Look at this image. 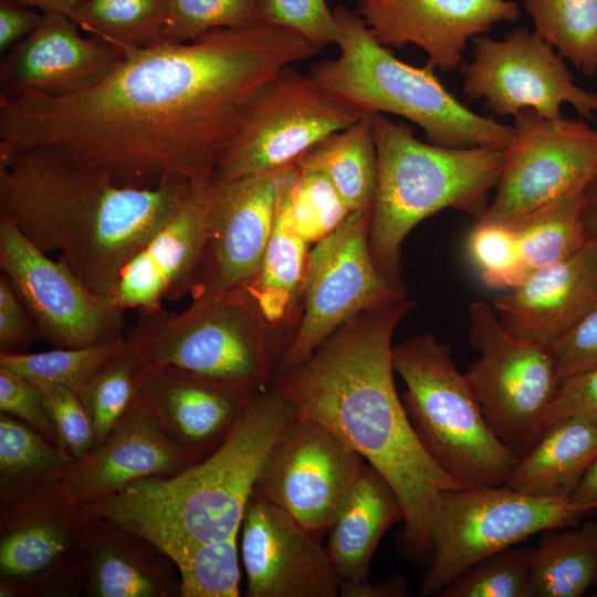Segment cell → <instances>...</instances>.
I'll return each mask as SVG.
<instances>
[{"label": "cell", "mask_w": 597, "mask_h": 597, "mask_svg": "<svg viewBox=\"0 0 597 597\" xmlns=\"http://www.w3.org/2000/svg\"><path fill=\"white\" fill-rule=\"evenodd\" d=\"M320 50L263 23L125 49L82 92L0 94V151L41 148L102 167L123 184L206 188L260 92Z\"/></svg>", "instance_id": "obj_1"}, {"label": "cell", "mask_w": 597, "mask_h": 597, "mask_svg": "<svg viewBox=\"0 0 597 597\" xmlns=\"http://www.w3.org/2000/svg\"><path fill=\"white\" fill-rule=\"evenodd\" d=\"M413 306L405 296L355 315L304 362L276 373L271 389L383 474L405 511L400 549L428 565L429 526L440 495L465 486L427 453L396 389L392 335Z\"/></svg>", "instance_id": "obj_2"}, {"label": "cell", "mask_w": 597, "mask_h": 597, "mask_svg": "<svg viewBox=\"0 0 597 597\" xmlns=\"http://www.w3.org/2000/svg\"><path fill=\"white\" fill-rule=\"evenodd\" d=\"M191 189L182 180L123 184L102 167L41 148L0 151V216L109 300L126 264Z\"/></svg>", "instance_id": "obj_3"}, {"label": "cell", "mask_w": 597, "mask_h": 597, "mask_svg": "<svg viewBox=\"0 0 597 597\" xmlns=\"http://www.w3.org/2000/svg\"><path fill=\"white\" fill-rule=\"evenodd\" d=\"M296 417L287 400L261 389L207 458L83 505L96 517L143 534L167 555L234 536L268 454Z\"/></svg>", "instance_id": "obj_4"}, {"label": "cell", "mask_w": 597, "mask_h": 597, "mask_svg": "<svg viewBox=\"0 0 597 597\" xmlns=\"http://www.w3.org/2000/svg\"><path fill=\"white\" fill-rule=\"evenodd\" d=\"M377 180L369 247L378 269L400 283V248L426 218L448 208L479 220L496 187L506 148L442 147L423 143L411 127L373 115Z\"/></svg>", "instance_id": "obj_5"}, {"label": "cell", "mask_w": 597, "mask_h": 597, "mask_svg": "<svg viewBox=\"0 0 597 597\" xmlns=\"http://www.w3.org/2000/svg\"><path fill=\"white\" fill-rule=\"evenodd\" d=\"M334 13L339 53L315 63L308 75L362 114H394L423 129L427 142L442 147H509L514 127L482 116L449 92L427 63L418 67L380 44L364 20L345 6Z\"/></svg>", "instance_id": "obj_6"}, {"label": "cell", "mask_w": 597, "mask_h": 597, "mask_svg": "<svg viewBox=\"0 0 597 597\" xmlns=\"http://www.w3.org/2000/svg\"><path fill=\"white\" fill-rule=\"evenodd\" d=\"M126 338L147 368L169 369L255 394L272 378L290 344L243 286L206 293L181 312H138Z\"/></svg>", "instance_id": "obj_7"}, {"label": "cell", "mask_w": 597, "mask_h": 597, "mask_svg": "<svg viewBox=\"0 0 597 597\" xmlns=\"http://www.w3.org/2000/svg\"><path fill=\"white\" fill-rule=\"evenodd\" d=\"M405 410L421 446L463 486L503 485L520 455L493 432L451 348L432 334L392 346Z\"/></svg>", "instance_id": "obj_8"}, {"label": "cell", "mask_w": 597, "mask_h": 597, "mask_svg": "<svg viewBox=\"0 0 597 597\" xmlns=\"http://www.w3.org/2000/svg\"><path fill=\"white\" fill-rule=\"evenodd\" d=\"M596 511L573 500L527 495L505 484L447 490L430 521V559L419 595L438 596L485 556L546 530L577 525Z\"/></svg>", "instance_id": "obj_9"}, {"label": "cell", "mask_w": 597, "mask_h": 597, "mask_svg": "<svg viewBox=\"0 0 597 597\" xmlns=\"http://www.w3.org/2000/svg\"><path fill=\"white\" fill-rule=\"evenodd\" d=\"M479 358L464 373L493 432L519 455L542 434L561 376L549 345L509 329L492 304L469 306Z\"/></svg>", "instance_id": "obj_10"}, {"label": "cell", "mask_w": 597, "mask_h": 597, "mask_svg": "<svg viewBox=\"0 0 597 597\" xmlns=\"http://www.w3.org/2000/svg\"><path fill=\"white\" fill-rule=\"evenodd\" d=\"M370 219L371 206L352 211L308 252L302 313L276 373L304 362L355 315L406 296L374 261Z\"/></svg>", "instance_id": "obj_11"}, {"label": "cell", "mask_w": 597, "mask_h": 597, "mask_svg": "<svg viewBox=\"0 0 597 597\" xmlns=\"http://www.w3.org/2000/svg\"><path fill=\"white\" fill-rule=\"evenodd\" d=\"M363 115L308 74L287 66L253 101L212 181H230L290 166Z\"/></svg>", "instance_id": "obj_12"}, {"label": "cell", "mask_w": 597, "mask_h": 597, "mask_svg": "<svg viewBox=\"0 0 597 597\" xmlns=\"http://www.w3.org/2000/svg\"><path fill=\"white\" fill-rule=\"evenodd\" d=\"M514 118L495 196L479 219L513 229L555 200L585 190L597 177V130L586 122L548 118L533 109Z\"/></svg>", "instance_id": "obj_13"}, {"label": "cell", "mask_w": 597, "mask_h": 597, "mask_svg": "<svg viewBox=\"0 0 597 597\" xmlns=\"http://www.w3.org/2000/svg\"><path fill=\"white\" fill-rule=\"evenodd\" d=\"M366 464L327 427L297 413L268 454L252 493L283 509L322 540Z\"/></svg>", "instance_id": "obj_14"}, {"label": "cell", "mask_w": 597, "mask_h": 597, "mask_svg": "<svg viewBox=\"0 0 597 597\" xmlns=\"http://www.w3.org/2000/svg\"><path fill=\"white\" fill-rule=\"evenodd\" d=\"M0 268L29 311L39 338L57 348L125 337L124 310L92 292L62 260H52L0 216Z\"/></svg>", "instance_id": "obj_15"}, {"label": "cell", "mask_w": 597, "mask_h": 597, "mask_svg": "<svg viewBox=\"0 0 597 597\" xmlns=\"http://www.w3.org/2000/svg\"><path fill=\"white\" fill-rule=\"evenodd\" d=\"M472 43L473 59L461 65L470 101L482 100L499 116L533 109L556 118L565 103L582 116L597 114V93L576 85L559 53L535 31L519 27L503 40L482 34Z\"/></svg>", "instance_id": "obj_16"}, {"label": "cell", "mask_w": 597, "mask_h": 597, "mask_svg": "<svg viewBox=\"0 0 597 597\" xmlns=\"http://www.w3.org/2000/svg\"><path fill=\"white\" fill-rule=\"evenodd\" d=\"M247 597H337L342 578L322 540L252 493L241 527Z\"/></svg>", "instance_id": "obj_17"}, {"label": "cell", "mask_w": 597, "mask_h": 597, "mask_svg": "<svg viewBox=\"0 0 597 597\" xmlns=\"http://www.w3.org/2000/svg\"><path fill=\"white\" fill-rule=\"evenodd\" d=\"M281 176L282 168L211 181L208 238L192 298L254 277L273 230Z\"/></svg>", "instance_id": "obj_18"}, {"label": "cell", "mask_w": 597, "mask_h": 597, "mask_svg": "<svg viewBox=\"0 0 597 597\" xmlns=\"http://www.w3.org/2000/svg\"><path fill=\"white\" fill-rule=\"evenodd\" d=\"M94 519L59 483L0 506V597H31L35 584L85 538Z\"/></svg>", "instance_id": "obj_19"}, {"label": "cell", "mask_w": 597, "mask_h": 597, "mask_svg": "<svg viewBox=\"0 0 597 597\" xmlns=\"http://www.w3.org/2000/svg\"><path fill=\"white\" fill-rule=\"evenodd\" d=\"M356 12L383 45L423 50L428 63L449 72L463 64L468 41L500 22H515L513 0H369Z\"/></svg>", "instance_id": "obj_20"}, {"label": "cell", "mask_w": 597, "mask_h": 597, "mask_svg": "<svg viewBox=\"0 0 597 597\" xmlns=\"http://www.w3.org/2000/svg\"><path fill=\"white\" fill-rule=\"evenodd\" d=\"M210 186L191 189L126 264L111 296L115 305L146 312L191 293L208 238Z\"/></svg>", "instance_id": "obj_21"}, {"label": "cell", "mask_w": 597, "mask_h": 597, "mask_svg": "<svg viewBox=\"0 0 597 597\" xmlns=\"http://www.w3.org/2000/svg\"><path fill=\"white\" fill-rule=\"evenodd\" d=\"M38 29L11 48L0 65L2 95L67 96L101 81L123 53L57 13H43Z\"/></svg>", "instance_id": "obj_22"}, {"label": "cell", "mask_w": 597, "mask_h": 597, "mask_svg": "<svg viewBox=\"0 0 597 597\" xmlns=\"http://www.w3.org/2000/svg\"><path fill=\"white\" fill-rule=\"evenodd\" d=\"M195 463L138 400L129 415L83 459L64 471L59 489L71 501L94 503L132 484L175 474Z\"/></svg>", "instance_id": "obj_23"}, {"label": "cell", "mask_w": 597, "mask_h": 597, "mask_svg": "<svg viewBox=\"0 0 597 597\" xmlns=\"http://www.w3.org/2000/svg\"><path fill=\"white\" fill-rule=\"evenodd\" d=\"M513 333L545 345L597 306V245L531 272L492 303Z\"/></svg>", "instance_id": "obj_24"}, {"label": "cell", "mask_w": 597, "mask_h": 597, "mask_svg": "<svg viewBox=\"0 0 597 597\" xmlns=\"http://www.w3.org/2000/svg\"><path fill=\"white\" fill-rule=\"evenodd\" d=\"M255 394L169 369L147 368L138 400L197 462L226 440Z\"/></svg>", "instance_id": "obj_25"}, {"label": "cell", "mask_w": 597, "mask_h": 597, "mask_svg": "<svg viewBox=\"0 0 597 597\" xmlns=\"http://www.w3.org/2000/svg\"><path fill=\"white\" fill-rule=\"evenodd\" d=\"M85 597H180L171 558L143 534L96 517L87 535Z\"/></svg>", "instance_id": "obj_26"}, {"label": "cell", "mask_w": 597, "mask_h": 597, "mask_svg": "<svg viewBox=\"0 0 597 597\" xmlns=\"http://www.w3.org/2000/svg\"><path fill=\"white\" fill-rule=\"evenodd\" d=\"M404 521L399 496L383 474L367 463L327 532L325 546L342 583L367 580L383 536L392 525Z\"/></svg>", "instance_id": "obj_27"}, {"label": "cell", "mask_w": 597, "mask_h": 597, "mask_svg": "<svg viewBox=\"0 0 597 597\" xmlns=\"http://www.w3.org/2000/svg\"><path fill=\"white\" fill-rule=\"evenodd\" d=\"M596 459L597 419L565 418L520 455L505 485L532 496L572 500Z\"/></svg>", "instance_id": "obj_28"}, {"label": "cell", "mask_w": 597, "mask_h": 597, "mask_svg": "<svg viewBox=\"0 0 597 597\" xmlns=\"http://www.w3.org/2000/svg\"><path fill=\"white\" fill-rule=\"evenodd\" d=\"M527 551L533 597H582L597 585V520L546 530Z\"/></svg>", "instance_id": "obj_29"}, {"label": "cell", "mask_w": 597, "mask_h": 597, "mask_svg": "<svg viewBox=\"0 0 597 597\" xmlns=\"http://www.w3.org/2000/svg\"><path fill=\"white\" fill-rule=\"evenodd\" d=\"M308 243L294 230L277 197L273 230L254 277L242 285L268 322L275 326L298 322Z\"/></svg>", "instance_id": "obj_30"}, {"label": "cell", "mask_w": 597, "mask_h": 597, "mask_svg": "<svg viewBox=\"0 0 597 597\" xmlns=\"http://www.w3.org/2000/svg\"><path fill=\"white\" fill-rule=\"evenodd\" d=\"M293 164L324 174L350 211L370 207L377 180L373 115L327 136Z\"/></svg>", "instance_id": "obj_31"}, {"label": "cell", "mask_w": 597, "mask_h": 597, "mask_svg": "<svg viewBox=\"0 0 597 597\" xmlns=\"http://www.w3.org/2000/svg\"><path fill=\"white\" fill-rule=\"evenodd\" d=\"M73 459L19 419L0 413V506L57 484Z\"/></svg>", "instance_id": "obj_32"}, {"label": "cell", "mask_w": 597, "mask_h": 597, "mask_svg": "<svg viewBox=\"0 0 597 597\" xmlns=\"http://www.w3.org/2000/svg\"><path fill=\"white\" fill-rule=\"evenodd\" d=\"M585 190L555 200L514 228L528 274L573 256L589 241L583 219Z\"/></svg>", "instance_id": "obj_33"}, {"label": "cell", "mask_w": 597, "mask_h": 597, "mask_svg": "<svg viewBox=\"0 0 597 597\" xmlns=\"http://www.w3.org/2000/svg\"><path fill=\"white\" fill-rule=\"evenodd\" d=\"M146 370V363L125 335L121 347L78 394L94 425L95 447L134 409Z\"/></svg>", "instance_id": "obj_34"}, {"label": "cell", "mask_w": 597, "mask_h": 597, "mask_svg": "<svg viewBox=\"0 0 597 597\" xmlns=\"http://www.w3.org/2000/svg\"><path fill=\"white\" fill-rule=\"evenodd\" d=\"M71 19L118 50L165 42L166 0H87Z\"/></svg>", "instance_id": "obj_35"}, {"label": "cell", "mask_w": 597, "mask_h": 597, "mask_svg": "<svg viewBox=\"0 0 597 597\" xmlns=\"http://www.w3.org/2000/svg\"><path fill=\"white\" fill-rule=\"evenodd\" d=\"M534 31L588 76L597 72V0H521Z\"/></svg>", "instance_id": "obj_36"}, {"label": "cell", "mask_w": 597, "mask_h": 597, "mask_svg": "<svg viewBox=\"0 0 597 597\" xmlns=\"http://www.w3.org/2000/svg\"><path fill=\"white\" fill-rule=\"evenodd\" d=\"M279 199L294 230L308 244L327 237L352 212L324 174L294 164L282 168Z\"/></svg>", "instance_id": "obj_37"}, {"label": "cell", "mask_w": 597, "mask_h": 597, "mask_svg": "<svg viewBox=\"0 0 597 597\" xmlns=\"http://www.w3.org/2000/svg\"><path fill=\"white\" fill-rule=\"evenodd\" d=\"M180 577V597H238L240 566L237 535L168 554Z\"/></svg>", "instance_id": "obj_38"}, {"label": "cell", "mask_w": 597, "mask_h": 597, "mask_svg": "<svg viewBox=\"0 0 597 597\" xmlns=\"http://www.w3.org/2000/svg\"><path fill=\"white\" fill-rule=\"evenodd\" d=\"M124 339L87 347H54L40 353L0 354V367L31 380L60 385L80 394Z\"/></svg>", "instance_id": "obj_39"}, {"label": "cell", "mask_w": 597, "mask_h": 597, "mask_svg": "<svg viewBox=\"0 0 597 597\" xmlns=\"http://www.w3.org/2000/svg\"><path fill=\"white\" fill-rule=\"evenodd\" d=\"M438 597H533L527 548L512 546L476 562Z\"/></svg>", "instance_id": "obj_40"}, {"label": "cell", "mask_w": 597, "mask_h": 597, "mask_svg": "<svg viewBox=\"0 0 597 597\" xmlns=\"http://www.w3.org/2000/svg\"><path fill=\"white\" fill-rule=\"evenodd\" d=\"M165 42H187L218 29L260 23L254 0H166Z\"/></svg>", "instance_id": "obj_41"}, {"label": "cell", "mask_w": 597, "mask_h": 597, "mask_svg": "<svg viewBox=\"0 0 597 597\" xmlns=\"http://www.w3.org/2000/svg\"><path fill=\"white\" fill-rule=\"evenodd\" d=\"M468 251L491 289L511 290L528 275L511 227L476 220L468 237Z\"/></svg>", "instance_id": "obj_42"}, {"label": "cell", "mask_w": 597, "mask_h": 597, "mask_svg": "<svg viewBox=\"0 0 597 597\" xmlns=\"http://www.w3.org/2000/svg\"><path fill=\"white\" fill-rule=\"evenodd\" d=\"M260 23L292 31L320 49L337 45L339 27L326 0H254Z\"/></svg>", "instance_id": "obj_43"}, {"label": "cell", "mask_w": 597, "mask_h": 597, "mask_svg": "<svg viewBox=\"0 0 597 597\" xmlns=\"http://www.w3.org/2000/svg\"><path fill=\"white\" fill-rule=\"evenodd\" d=\"M34 383L42 392L57 446L74 462L83 459L95 448V429L78 394L60 385Z\"/></svg>", "instance_id": "obj_44"}, {"label": "cell", "mask_w": 597, "mask_h": 597, "mask_svg": "<svg viewBox=\"0 0 597 597\" xmlns=\"http://www.w3.org/2000/svg\"><path fill=\"white\" fill-rule=\"evenodd\" d=\"M0 413L14 417L57 444L42 392L38 385L0 367Z\"/></svg>", "instance_id": "obj_45"}, {"label": "cell", "mask_w": 597, "mask_h": 597, "mask_svg": "<svg viewBox=\"0 0 597 597\" xmlns=\"http://www.w3.org/2000/svg\"><path fill=\"white\" fill-rule=\"evenodd\" d=\"M549 347L561 381L597 366V306L556 337Z\"/></svg>", "instance_id": "obj_46"}, {"label": "cell", "mask_w": 597, "mask_h": 597, "mask_svg": "<svg viewBox=\"0 0 597 597\" xmlns=\"http://www.w3.org/2000/svg\"><path fill=\"white\" fill-rule=\"evenodd\" d=\"M39 338L34 322L8 277L0 274V354L27 353Z\"/></svg>", "instance_id": "obj_47"}, {"label": "cell", "mask_w": 597, "mask_h": 597, "mask_svg": "<svg viewBox=\"0 0 597 597\" xmlns=\"http://www.w3.org/2000/svg\"><path fill=\"white\" fill-rule=\"evenodd\" d=\"M569 417L597 419V366L561 381L545 418L543 431L548 426Z\"/></svg>", "instance_id": "obj_48"}, {"label": "cell", "mask_w": 597, "mask_h": 597, "mask_svg": "<svg viewBox=\"0 0 597 597\" xmlns=\"http://www.w3.org/2000/svg\"><path fill=\"white\" fill-rule=\"evenodd\" d=\"M87 535L35 584L31 597L83 596L88 573Z\"/></svg>", "instance_id": "obj_49"}, {"label": "cell", "mask_w": 597, "mask_h": 597, "mask_svg": "<svg viewBox=\"0 0 597 597\" xmlns=\"http://www.w3.org/2000/svg\"><path fill=\"white\" fill-rule=\"evenodd\" d=\"M43 17V12H36L17 0H0L1 54L34 32Z\"/></svg>", "instance_id": "obj_50"}, {"label": "cell", "mask_w": 597, "mask_h": 597, "mask_svg": "<svg viewBox=\"0 0 597 597\" xmlns=\"http://www.w3.org/2000/svg\"><path fill=\"white\" fill-rule=\"evenodd\" d=\"M342 597H407L408 583L400 575H392L380 580L362 583H342Z\"/></svg>", "instance_id": "obj_51"}, {"label": "cell", "mask_w": 597, "mask_h": 597, "mask_svg": "<svg viewBox=\"0 0 597 597\" xmlns=\"http://www.w3.org/2000/svg\"><path fill=\"white\" fill-rule=\"evenodd\" d=\"M20 3L39 9L43 13H57L71 17L87 1V0H17Z\"/></svg>", "instance_id": "obj_52"}, {"label": "cell", "mask_w": 597, "mask_h": 597, "mask_svg": "<svg viewBox=\"0 0 597 597\" xmlns=\"http://www.w3.org/2000/svg\"><path fill=\"white\" fill-rule=\"evenodd\" d=\"M583 219L588 239L597 245V177L585 190Z\"/></svg>", "instance_id": "obj_53"}, {"label": "cell", "mask_w": 597, "mask_h": 597, "mask_svg": "<svg viewBox=\"0 0 597 597\" xmlns=\"http://www.w3.org/2000/svg\"><path fill=\"white\" fill-rule=\"evenodd\" d=\"M572 500L597 509V459L582 479Z\"/></svg>", "instance_id": "obj_54"}, {"label": "cell", "mask_w": 597, "mask_h": 597, "mask_svg": "<svg viewBox=\"0 0 597 597\" xmlns=\"http://www.w3.org/2000/svg\"><path fill=\"white\" fill-rule=\"evenodd\" d=\"M367 1H369V0H356V2H357V8L362 7V6L365 4Z\"/></svg>", "instance_id": "obj_55"}, {"label": "cell", "mask_w": 597, "mask_h": 597, "mask_svg": "<svg viewBox=\"0 0 597 597\" xmlns=\"http://www.w3.org/2000/svg\"><path fill=\"white\" fill-rule=\"evenodd\" d=\"M593 596L594 597H597V587L595 588L594 593H593Z\"/></svg>", "instance_id": "obj_56"}]
</instances>
